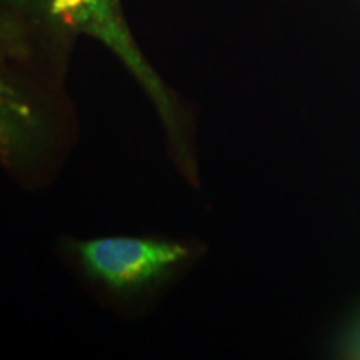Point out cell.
I'll return each mask as SVG.
<instances>
[{"label": "cell", "mask_w": 360, "mask_h": 360, "mask_svg": "<svg viewBox=\"0 0 360 360\" xmlns=\"http://www.w3.org/2000/svg\"><path fill=\"white\" fill-rule=\"evenodd\" d=\"M8 4H13V6H19V7H29L32 6L35 0H6Z\"/></svg>", "instance_id": "obj_4"}, {"label": "cell", "mask_w": 360, "mask_h": 360, "mask_svg": "<svg viewBox=\"0 0 360 360\" xmlns=\"http://www.w3.org/2000/svg\"><path fill=\"white\" fill-rule=\"evenodd\" d=\"M51 12L72 25L101 35L122 56L134 57L124 29L115 17V0H51Z\"/></svg>", "instance_id": "obj_2"}, {"label": "cell", "mask_w": 360, "mask_h": 360, "mask_svg": "<svg viewBox=\"0 0 360 360\" xmlns=\"http://www.w3.org/2000/svg\"><path fill=\"white\" fill-rule=\"evenodd\" d=\"M345 354L349 357L360 359V321L347 335V340H345Z\"/></svg>", "instance_id": "obj_3"}, {"label": "cell", "mask_w": 360, "mask_h": 360, "mask_svg": "<svg viewBox=\"0 0 360 360\" xmlns=\"http://www.w3.org/2000/svg\"><path fill=\"white\" fill-rule=\"evenodd\" d=\"M77 254L89 276L114 290H132L165 276L188 250L177 242L107 237L80 242Z\"/></svg>", "instance_id": "obj_1"}]
</instances>
